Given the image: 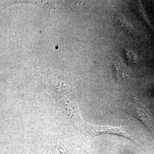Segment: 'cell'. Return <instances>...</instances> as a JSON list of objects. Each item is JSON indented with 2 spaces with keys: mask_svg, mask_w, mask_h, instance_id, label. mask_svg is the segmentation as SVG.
<instances>
[{
  "mask_svg": "<svg viewBox=\"0 0 154 154\" xmlns=\"http://www.w3.org/2000/svg\"><path fill=\"white\" fill-rule=\"evenodd\" d=\"M119 109L133 116L141 122L149 131L152 128V122L144 105L134 99L123 102L119 105Z\"/></svg>",
  "mask_w": 154,
  "mask_h": 154,
  "instance_id": "obj_1",
  "label": "cell"
},
{
  "mask_svg": "<svg viewBox=\"0 0 154 154\" xmlns=\"http://www.w3.org/2000/svg\"><path fill=\"white\" fill-rule=\"evenodd\" d=\"M84 125L86 132L91 137H95L101 135L110 134L120 136L133 141L135 140L131 134L127 131H125V129H127L124 126L113 127L108 126H96L86 122H84Z\"/></svg>",
  "mask_w": 154,
  "mask_h": 154,
  "instance_id": "obj_2",
  "label": "cell"
}]
</instances>
